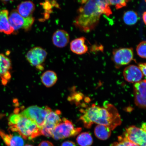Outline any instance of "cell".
<instances>
[{
	"label": "cell",
	"instance_id": "obj_3",
	"mask_svg": "<svg viewBox=\"0 0 146 146\" xmlns=\"http://www.w3.org/2000/svg\"><path fill=\"white\" fill-rule=\"evenodd\" d=\"M9 129L12 132L18 133L25 139L32 140L42 135L41 129L37 124L21 114L16 123L9 126Z\"/></svg>",
	"mask_w": 146,
	"mask_h": 146
},
{
	"label": "cell",
	"instance_id": "obj_20",
	"mask_svg": "<svg viewBox=\"0 0 146 146\" xmlns=\"http://www.w3.org/2000/svg\"><path fill=\"white\" fill-rule=\"evenodd\" d=\"M112 130L107 126L98 125L95 128L94 132L96 136L101 140H106L110 137Z\"/></svg>",
	"mask_w": 146,
	"mask_h": 146
},
{
	"label": "cell",
	"instance_id": "obj_14",
	"mask_svg": "<svg viewBox=\"0 0 146 146\" xmlns=\"http://www.w3.org/2000/svg\"><path fill=\"white\" fill-rule=\"evenodd\" d=\"M69 41V35L65 30H58L53 35L52 43L55 46L59 48H63L66 46Z\"/></svg>",
	"mask_w": 146,
	"mask_h": 146
},
{
	"label": "cell",
	"instance_id": "obj_24",
	"mask_svg": "<svg viewBox=\"0 0 146 146\" xmlns=\"http://www.w3.org/2000/svg\"><path fill=\"white\" fill-rule=\"evenodd\" d=\"M137 54L139 56L142 58H146V42L143 41L140 42L137 47Z\"/></svg>",
	"mask_w": 146,
	"mask_h": 146
},
{
	"label": "cell",
	"instance_id": "obj_17",
	"mask_svg": "<svg viewBox=\"0 0 146 146\" xmlns=\"http://www.w3.org/2000/svg\"><path fill=\"white\" fill-rule=\"evenodd\" d=\"M35 9V5L33 2L26 1L23 2L18 5L17 11L20 15L27 18L32 17Z\"/></svg>",
	"mask_w": 146,
	"mask_h": 146
},
{
	"label": "cell",
	"instance_id": "obj_9",
	"mask_svg": "<svg viewBox=\"0 0 146 146\" xmlns=\"http://www.w3.org/2000/svg\"><path fill=\"white\" fill-rule=\"evenodd\" d=\"M47 52L44 49L40 47H36L31 49L26 54L27 59L33 66L41 69V65L44 62L47 56Z\"/></svg>",
	"mask_w": 146,
	"mask_h": 146
},
{
	"label": "cell",
	"instance_id": "obj_10",
	"mask_svg": "<svg viewBox=\"0 0 146 146\" xmlns=\"http://www.w3.org/2000/svg\"><path fill=\"white\" fill-rule=\"evenodd\" d=\"M134 52L132 48H121L113 52V60L115 64L118 66L127 65L132 61Z\"/></svg>",
	"mask_w": 146,
	"mask_h": 146
},
{
	"label": "cell",
	"instance_id": "obj_28",
	"mask_svg": "<svg viewBox=\"0 0 146 146\" xmlns=\"http://www.w3.org/2000/svg\"><path fill=\"white\" fill-rule=\"evenodd\" d=\"M38 146H54L50 142L45 141L42 142Z\"/></svg>",
	"mask_w": 146,
	"mask_h": 146
},
{
	"label": "cell",
	"instance_id": "obj_18",
	"mask_svg": "<svg viewBox=\"0 0 146 146\" xmlns=\"http://www.w3.org/2000/svg\"><path fill=\"white\" fill-rule=\"evenodd\" d=\"M8 10H3L0 11V32L7 35L12 34L14 31L9 23Z\"/></svg>",
	"mask_w": 146,
	"mask_h": 146
},
{
	"label": "cell",
	"instance_id": "obj_1",
	"mask_svg": "<svg viewBox=\"0 0 146 146\" xmlns=\"http://www.w3.org/2000/svg\"><path fill=\"white\" fill-rule=\"evenodd\" d=\"M74 24L82 32L89 33L97 26L102 14H112L109 1H82Z\"/></svg>",
	"mask_w": 146,
	"mask_h": 146
},
{
	"label": "cell",
	"instance_id": "obj_23",
	"mask_svg": "<svg viewBox=\"0 0 146 146\" xmlns=\"http://www.w3.org/2000/svg\"><path fill=\"white\" fill-rule=\"evenodd\" d=\"M111 146H139L129 141L123 136L118 137V142H114Z\"/></svg>",
	"mask_w": 146,
	"mask_h": 146
},
{
	"label": "cell",
	"instance_id": "obj_25",
	"mask_svg": "<svg viewBox=\"0 0 146 146\" xmlns=\"http://www.w3.org/2000/svg\"><path fill=\"white\" fill-rule=\"evenodd\" d=\"M110 5H114L116 9H119L126 6L128 1L119 0V1H109Z\"/></svg>",
	"mask_w": 146,
	"mask_h": 146
},
{
	"label": "cell",
	"instance_id": "obj_22",
	"mask_svg": "<svg viewBox=\"0 0 146 146\" xmlns=\"http://www.w3.org/2000/svg\"><path fill=\"white\" fill-rule=\"evenodd\" d=\"M123 19L125 24L129 25H133L135 24L138 21V14L134 11H127L124 13Z\"/></svg>",
	"mask_w": 146,
	"mask_h": 146
},
{
	"label": "cell",
	"instance_id": "obj_11",
	"mask_svg": "<svg viewBox=\"0 0 146 146\" xmlns=\"http://www.w3.org/2000/svg\"><path fill=\"white\" fill-rule=\"evenodd\" d=\"M146 80L137 82L134 85L135 103L140 108H146Z\"/></svg>",
	"mask_w": 146,
	"mask_h": 146
},
{
	"label": "cell",
	"instance_id": "obj_30",
	"mask_svg": "<svg viewBox=\"0 0 146 146\" xmlns=\"http://www.w3.org/2000/svg\"><path fill=\"white\" fill-rule=\"evenodd\" d=\"M33 146L32 145H25V146Z\"/></svg>",
	"mask_w": 146,
	"mask_h": 146
},
{
	"label": "cell",
	"instance_id": "obj_15",
	"mask_svg": "<svg viewBox=\"0 0 146 146\" xmlns=\"http://www.w3.org/2000/svg\"><path fill=\"white\" fill-rule=\"evenodd\" d=\"M0 136L7 146H24V141L20 135L8 134L0 130Z\"/></svg>",
	"mask_w": 146,
	"mask_h": 146
},
{
	"label": "cell",
	"instance_id": "obj_26",
	"mask_svg": "<svg viewBox=\"0 0 146 146\" xmlns=\"http://www.w3.org/2000/svg\"><path fill=\"white\" fill-rule=\"evenodd\" d=\"M138 68L143 74V76H146V63H140L138 64Z\"/></svg>",
	"mask_w": 146,
	"mask_h": 146
},
{
	"label": "cell",
	"instance_id": "obj_5",
	"mask_svg": "<svg viewBox=\"0 0 146 146\" xmlns=\"http://www.w3.org/2000/svg\"><path fill=\"white\" fill-rule=\"evenodd\" d=\"M52 110L47 106L41 107L33 106L25 109L21 114L34 121L41 129L47 115Z\"/></svg>",
	"mask_w": 146,
	"mask_h": 146
},
{
	"label": "cell",
	"instance_id": "obj_27",
	"mask_svg": "<svg viewBox=\"0 0 146 146\" xmlns=\"http://www.w3.org/2000/svg\"><path fill=\"white\" fill-rule=\"evenodd\" d=\"M61 146H76V144L72 141H67L62 143Z\"/></svg>",
	"mask_w": 146,
	"mask_h": 146
},
{
	"label": "cell",
	"instance_id": "obj_4",
	"mask_svg": "<svg viewBox=\"0 0 146 146\" xmlns=\"http://www.w3.org/2000/svg\"><path fill=\"white\" fill-rule=\"evenodd\" d=\"M82 129L81 127H75L72 122L63 118L54 129L52 137L55 140H59L74 137L81 132Z\"/></svg>",
	"mask_w": 146,
	"mask_h": 146
},
{
	"label": "cell",
	"instance_id": "obj_29",
	"mask_svg": "<svg viewBox=\"0 0 146 146\" xmlns=\"http://www.w3.org/2000/svg\"><path fill=\"white\" fill-rule=\"evenodd\" d=\"M143 21L145 25L146 24V12H145L143 13V16H142Z\"/></svg>",
	"mask_w": 146,
	"mask_h": 146
},
{
	"label": "cell",
	"instance_id": "obj_16",
	"mask_svg": "<svg viewBox=\"0 0 146 146\" xmlns=\"http://www.w3.org/2000/svg\"><path fill=\"white\" fill-rule=\"evenodd\" d=\"M86 38L81 37L76 38L71 42L70 48L74 53L82 55L86 53L88 50L87 46L85 44Z\"/></svg>",
	"mask_w": 146,
	"mask_h": 146
},
{
	"label": "cell",
	"instance_id": "obj_19",
	"mask_svg": "<svg viewBox=\"0 0 146 146\" xmlns=\"http://www.w3.org/2000/svg\"><path fill=\"white\" fill-rule=\"evenodd\" d=\"M57 79V76L56 73L51 70L46 71L41 76L42 83L47 87L52 86L56 83Z\"/></svg>",
	"mask_w": 146,
	"mask_h": 146
},
{
	"label": "cell",
	"instance_id": "obj_21",
	"mask_svg": "<svg viewBox=\"0 0 146 146\" xmlns=\"http://www.w3.org/2000/svg\"><path fill=\"white\" fill-rule=\"evenodd\" d=\"M76 141L80 146H90L92 145L93 138L89 132H84L78 135Z\"/></svg>",
	"mask_w": 146,
	"mask_h": 146
},
{
	"label": "cell",
	"instance_id": "obj_7",
	"mask_svg": "<svg viewBox=\"0 0 146 146\" xmlns=\"http://www.w3.org/2000/svg\"><path fill=\"white\" fill-rule=\"evenodd\" d=\"M61 113L59 111H51L47 115L44 124L41 129V135L52 137L54 129L62 119L60 117Z\"/></svg>",
	"mask_w": 146,
	"mask_h": 146
},
{
	"label": "cell",
	"instance_id": "obj_8",
	"mask_svg": "<svg viewBox=\"0 0 146 146\" xmlns=\"http://www.w3.org/2000/svg\"><path fill=\"white\" fill-rule=\"evenodd\" d=\"M123 136L139 146H146L145 129L132 125L127 127Z\"/></svg>",
	"mask_w": 146,
	"mask_h": 146
},
{
	"label": "cell",
	"instance_id": "obj_12",
	"mask_svg": "<svg viewBox=\"0 0 146 146\" xmlns=\"http://www.w3.org/2000/svg\"><path fill=\"white\" fill-rule=\"evenodd\" d=\"M11 65V62L8 57L0 54V80L3 85H6L10 79V70Z\"/></svg>",
	"mask_w": 146,
	"mask_h": 146
},
{
	"label": "cell",
	"instance_id": "obj_6",
	"mask_svg": "<svg viewBox=\"0 0 146 146\" xmlns=\"http://www.w3.org/2000/svg\"><path fill=\"white\" fill-rule=\"evenodd\" d=\"M9 23L14 31L23 29L26 31L30 30L34 22L33 17L24 18L18 13L17 10H14L9 16Z\"/></svg>",
	"mask_w": 146,
	"mask_h": 146
},
{
	"label": "cell",
	"instance_id": "obj_13",
	"mask_svg": "<svg viewBox=\"0 0 146 146\" xmlns=\"http://www.w3.org/2000/svg\"><path fill=\"white\" fill-rule=\"evenodd\" d=\"M123 76L127 81L131 83H136L141 81L143 74L136 65H131L124 69Z\"/></svg>",
	"mask_w": 146,
	"mask_h": 146
},
{
	"label": "cell",
	"instance_id": "obj_2",
	"mask_svg": "<svg viewBox=\"0 0 146 146\" xmlns=\"http://www.w3.org/2000/svg\"><path fill=\"white\" fill-rule=\"evenodd\" d=\"M80 118L84 126L89 129L94 123L108 127L112 131L121 125V117L117 109L113 105L108 104L103 107L93 104L83 111Z\"/></svg>",
	"mask_w": 146,
	"mask_h": 146
}]
</instances>
